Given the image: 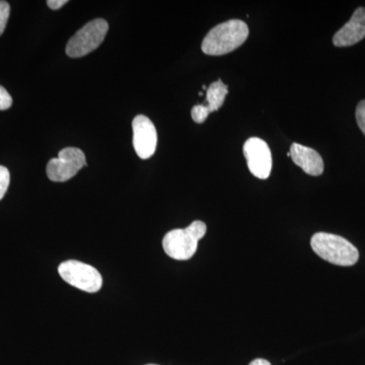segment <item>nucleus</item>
I'll use <instances>...</instances> for the list:
<instances>
[{
	"label": "nucleus",
	"mask_w": 365,
	"mask_h": 365,
	"mask_svg": "<svg viewBox=\"0 0 365 365\" xmlns=\"http://www.w3.org/2000/svg\"><path fill=\"white\" fill-rule=\"evenodd\" d=\"M9 182H11L9 170L4 165H0V200L6 195Z\"/></svg>",
	"instance_id": "nucleus-12"
},
{
	"label": "nucleus",
	"mask_w": 365,
	"mask_h": 365,
	"mask_svg": "<svg viewBox=\"0 0 365 365\" xmlns=\"http://www.w3.org/2000/svg\"><path fill=\"white\" fill-rule=\"evenodd\" d=\"M9 13H11V6L9 2L0 1V36L6 30L7 21H9Z\"/></svg>",
	"instance_id": "nucleus-13"
},
{
	"label": "nucleus",
	"mask_w": 365,
	"mask_h": 365,
	"mask_svg": "<svg viewBox=\"0 0 365 365\" xmlns=\"http://www.w3.org/2000/svg\"><path fill=\"white\" fill-rule=\"evenodd\" d=\"M67 2H68L67 0H49V1H47V4L53 11H57V9L66 6Z\"/></svg>",
	"instance_id": "nucleus-16"
},
{
	"label": "nucleus",
	"mask_w": 365,
	"mask_h": 365,
	"mask_svg": "<svg viewBox=\"0 0 365 365\" xmlns=\"http://www.w3.org/2000/svg\"><path fill=\"white\" fill-rule=\"evenodd\" d=\"M133 146L135 153L143 160H148L155 155L157 150L158 133L150 118L138 115L132 122Z\"/></svg>",
	"instance_id": "nucleus-8"
},
{
	"label": "nucleus",
	"mask_w": 365,
	"mask_h": 365,
	"mask_svg": "<svg viewBox=\"0 0 365 365\" xmlns=\"http://www.w3.org/2000/svg\"><path fill=\"white\" fill-rule=\"evenodd\" d=\"M289 153L295 165H299L307 175L316 177L323 174V158L318 151L302 144L292 143Z\"/></svg>",
	"instance_id": "nucleus-11"
},
{
	"label": "nucleus",
	"mask_w": 365,
	"mask_h": 365,
	"mask_svg": "<svg viewBox=\"0 0 365 365\" xmlns=\"http://www.w3.org/2000/svg\"><path fill=\"white\" fill-rule=\"evenodd\" d=\"M146 365H158V364H146Z\"/></svg>",
	"instance_id": "nucleus-18"
},
{
	"label": "nucleus",
	"mask_w": 365,
	"mask_h": 365,
	"mask_svg": "<svg viewBox=\"0 0 365 365\" xmlns=\"http://www.w3.org/2000/svg\"><path fill=\"white\" fill-rule=\"evenodd\" d=\"M86 165V155L76 148L59 151L58 158H52L47 165V176L53 182H66Z\"/></svg>",
	"instance_id": "nucleus-6"
},
{
	"label": "nucleus",
	"mask_w": 365,
	"mask_h": 365,
	"mask_svg": "<svg viewBox=\"0 0 365 365\" xmlns=\"http://www.w3.org/2000/svg\"><path fill=\"white\" fill-rule=\"evenodd\" d=\"M311 246L319 258L334 265L348 267L359 259V250L340 235L317 232L312 237Z\"/></svg>",
	"instance_id": "nucleus-2"
},
{
	"label": "nucleus",
	"mask_w": 365,
	"mask_h": 365,
	"mask_svg": "<svg viewBox=\"0 0 365 365\" xmlns=\"http://www.w3.org/2000/svg\"><path fill=\"white\" fill-rule=\"evenodd\" d=\"M242 150L252 175L259 179H267L272 170V155L268 144L263 139L252 137L245 143Z\"/></svg>",
	"instance_id": "nucleus-7"
},
{
	"label": "nucleus",
	"mask_w": 365,
	"mask_h": 365,
	"mask_svg": "<svg viewBox=\"0 0 365 365\" xmlns=\"http://www.w3.org/2000/svg\"><path fill=\"white\" fill-rule=\"evenodd\" d=\"M11 105H13V98L4 86H0V111L9 109Z\"/></svg>",
	"instance_id": "nucleus-14"
},
{
	"label": "nucleus",
	"mask_w": 365,
	"mask_h": 365,
	"mask_svg": "<svg viewBox=\"0 0 365 365\" xmlns=\"http://www.w3.org/2000/svg\"><path fill=\"white\" fill-rule=\"evenodd\" d=\"M249 365H271V364L268 360L258 359L253 360Z\"/></svg>",
	"instance_id": "nucleus-17"
},
{
	"label": "nucleus",
	"mask_w": 365,
	"mask_h": 365,
	"mask_svg": "<svg viewBox=\"0 0 365 365\" xmlns=\"http://www.w3.org/2000/svg\"><path fill=\"white\" fill-rule=\"evenodd\" d=\"M365 38V9L359 7L351 19L334 35L333 43L336 47H349Z\"/></svg>",
	"instance_id": "nucleus-10"
},
{
	"label": "nucleus",
	"mask_w": 365,
	"mask_h": 365,
	"mask_svg": "<svg viewBox=\"0 0 365 365\" xmlns=\"http://www.w3.org/2000/svg\"><path fill=\"white\" fill-rule=\"evenodd\" d=\"M355 116H356V121L360 130H361L362 133L365 135V100L361 101V102L357 105Z\"/></svg>",
	"instance_id": "nucleus-15"
},
{
	"label": "nucleus",
	"mask_w": 365,
	"mask_h": 365,
	"mask_svg": "<svg viewBox=\"0 0 365 365\" xmlns=\"http://www.w3.org/2000/svg\"><path fill=\"white\" fill-rule=\"evenodd\" d=\"M249 26L241 20H230L209 31L201 49L206 55L222 56L234 51L246 42Z\"/></svg>",
	"instance_id": "nucleus-1"
},
{
	"label": "nucleus",
	"mask_w": 365,
	"mask_h": 365,
	"mask_svg": "<svg viewBox=\"0 0 365 365\" xmlns=\"http://www.w3.org/2000/svg\"><path fill=\"white\" fill-rule=\"evenodd\" d=\"M205 223L196 220L188 227L173 230L165 235L163 247L165 254L175 260L186 261L195 255L198 242L205 235Z\"/></svg>",
	"instance_id": "nucleus-3"
},
{
	"label": "nucleus",
	"mask_w": 365,
	"mask_h": 365,
	"mask_svg": "<svg viewBox=\"0 0 365 365\" xmlns=\"http://www.w3.org/2000/svg\"><path fill=\"white\" fill-rule=\"evenodd\" d=\"M109 30V25L103 19H97L81 29L66 46V54L71 58L86 56L102 44Z\"/></svg>",
	"instance_id": "nucleus-4"
},
{
	"label": "nucleus",
	"mask_w": 365,
	"mask_h": 365,
	"mask_svg": "<svg viewBox=\"0 0 365 365\" xmlns=\"http://www.w3.org/2000/svg\"><path fill=\"white\" fill-rule=\"evenodd\" d=\"M62 279L83 292L95 294L102 288L103 277L97 269L81 261L68 260L60 264Z\"/></svg>",
	"instance_id": "nucleus-5"
},
{
	"label": "nucleus",
	"mask_w": 365,
	"mask_h": 365,
	"mask_svg": "<svg viewBox=\"0 0 365 365\" xmlns=\"http://www.w3.org/2000/svg\"><path fill=\"white\" fill-rule=\"evenodd\" d=\"M227 93V86L222 83V79L211 83L206 90L205 103L196 105L192 109L191 115L193 121L198 124L205 122L210 113L217 111L222 107Z\"/></svg>",
	"instance_id": "nucleus-9"
}]
</instances>
